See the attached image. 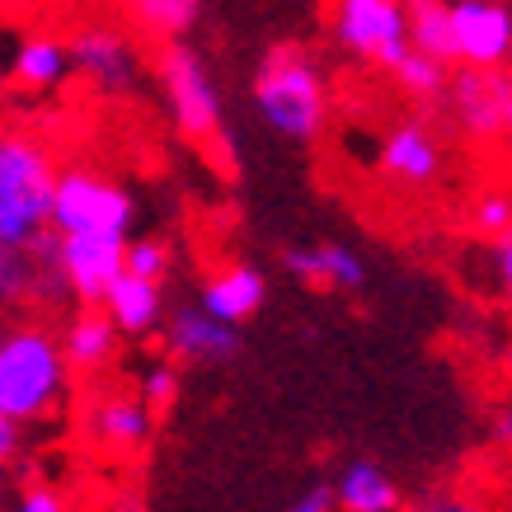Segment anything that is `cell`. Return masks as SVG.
Masks as SVG:
<instances>
[{
    "instance_id": "25",
    "label": "cell",
    "mask_w": 512,
    "mask_h": 512,
    "mask_svg": "<svg viewBox=\"0 0 512 512\" xmlns=\"http://www.w3.org/2000/svg\"><path fill=\"white\" fill-rule=\"evenodd\" d=\"M470 226H475V235L498 240V235L512 226V193H503V188L480 193V198H475V207H470Z\"/></svg>"
},
{
    "instance_id": "5",
    "label": "cell",
    "mask_w": 512,
    "mask_h": 512,
    "mask_svg": "<svg viewBox=\"0 0 512 512\" xmlns=\"http://www.w3.org/2000/svg\"><path fill=\"white\" fill-rule=\"evenodd\" d=\"M329 38L353 62L395 71L409 57V5L404 0H329Z\"/></svg>"
},
{
    "instance_id": "6",
    "label": "cell",
    "mask_w": 512,
    "mask_h": 512,
    "mask_svg": "<svg viewBox=\"0 0 512 512\" xmlns=\"http://www.w3.org/2000/svg\"><path fill=\"white\" fill-rule=\"evenodd\" d=\"M137 202L118 179L90 170V165H66L57 174V193H52V231L57 235H132Z\"/></svg>"
},
{
    "instance_id": "27",
    "label": "cell",
    "mask_w": 512,
    "mask_h": 512,
    "mask_svg": "<svg viewBox=\"0 0 512 512\" xmlns=\"http://www.w3.org/2000/svg\"><path fill=\"white\" fill-rule=\"evenodd\" d=\"M10 512H71V503L52 484H24L10 494Z\"/></svg>"
},
{
    "instance_id": "3",
    "label": "cell",
    "mask_w": 512,
    "mask_h": 512,
    "mask_svg": "<svg viewBox=\"0 0 512 512\" xmlns=\"http://www.w3.org/2000/svg\"><path fill=\"white\" fill-rule=\"evenodd\" d=\"M57 156L33 132H0V245H38L52 231Z\"/></svg>"
},
{
    "instance_id": "14",
    "label": "cell",
    "mask_w": 512,
    "mask_h": 512,
    "mask_svg": "<svg viewBox=\"0 0 512 512\" xmlns=\"http://www.w3.org/2000/svg\"><path fill=\"white\" fill-rule=\"evenodd\" d=\"M376 165L390 184L428 188L442 174V141L423 118H400L395 127H386V137L376 146Z\"/></svg>"
},
{
    "instance_id": "31",
    "label": "cell",
    "mask_w": 512,
    "mask_h": 512,
    "mask_svg": "<svg viewBox=\"0 0 512 512\" xmlns=\"http://www.w3.org/2000/svg\"><path fill=\"white\" fill-rule=\"evenodd\" d=\"M489 437H494V447L512 461V400H503L494 409V419H489Z\"/></svg>"
},
{
    "instance_id": "13",
    "label": "cell",
    "mask_w": 512,
    "mask_h": 512,
    "mask_svg": "<svg viewBox=\"0 0 512 512\" xmlns=\"http://www.w3.org/2000/svg\"><path fill=\"white\" fill-rule=\"evenodd\" d=\"M80 428L94 447L113 451V456H132L151 442V428H156V414L151 404L141 400V390H104L85 404L80 414Z\"/></svg>"
},
{
    "instance_id": "11",
    "label": "cell",
    "mask_w": 512,
    "mask_h": 512,
    "mask_svg": "<svg viewBox=\"0 0 512 512\" xmlns=\"http://www.w3.org/2000/svg\"><path fill=\"white\" fill-rule=\"evenodd\" d=\"M127 240L132 235H57V259H62L66 287L80 306H99L104 292L127 273Z\"/></svg>"
},
{
    "instance_id": "29",
    "label": "cell",
    "mask_w": 512,
    "mask_h": 512,
    "mask_svg": "<svg viewBox=\"0 0 512 512\" xmlns=\"http://www.w3.org/2000/svg\"><path fill=\"white\" fill-rule=\"evenodd\" d=\"M489 259H494V282H498V296H503V301H508L512 306V226L503 235H498L494 240V254H489Z\"/></svg>"
},
{
    "instance_id": "35",
    "label": "cell",
    "mask_w": 512,
    "mask_h": 512,
    "mask_svg": "<svg viewBox=\"0 0 512 512\" xmlns=\"http://www.w3.org/2000/svg\"><path fill=\"white\" fill-rule=\"evenodd\" d=\"M0 325H5V315H0Z\"/></svg>"
},
{
    "instance_id": "24",
    "label": "cell",
    "mask_w": 512,
    "mask_h": 512,
    "mask_svg": "<svg viewBox=\"0 0 512 512\" xmlns=\"http://www.w3.org/2000/svg\"><path fill=\"white\" fill-rule=\"evenodd\" d=\"M137 390H141V400L151 404V414H165V409H174V404H179V390H184L179 362H174V357H165V362H151V367L137 376Z\"/></svg>"
},
{
    "instance_id": "16",
    "label": "cell",
    "mask_w": 512,
    "mask_h": 512,
    "mask_svg": "<svg viewBox=\"0 0 512 512\" xmlns=\"http://www.w3.org/2000/svg\"><path fill=\"white\" fill-rule=\"evenodd\" d=\"M118 339L123 329L113 325V315L104 306H80L71 320L62 325V348L66 362L76 376H99L118 357Z\"/></svg>"
},
{
    "instance_id": "20",
    "label": "cell",
    "mask_w": 512,
    "mask_h": 512,
    "mask_svg": "<svg viewBox=\"0 0 512 512\" xmlns=\"http://www.w3.org/2000/svg\"><path fill=\"white\" fill-rule=\"evenodd\" d=\"M10 76L24 85V90H57L66 76H76L71 66V43L52 38V33H33L15 47L10 57Z\"/></svg>"
},
{
    "instance_id": "32",
    "label": "cell",
    "mask_w": 512,
    "mask_h": 512,
    "mask_svg": "<svg viewBox=\"0 0 512 512\" xmlns=\"http://www.w3.org/2000/svg\"><path fill=\"white\" fill-rule=\"evenodd\" d=\"M104 512H146V503H141V489H137V484H123Z\"/></svg>"
},
{
    "instance_id": "10",
    "label": "cell",
    "mask_w": 512,
    "mask_h": 512,
    "mask_svg": "<svg viewBox=\"0 0 512 512\" xmlns=\"http://www.w3.org/2000/svg\"><path fill=\"white\" fill-rule=\"evenodd\" d=\"M451 66H512V0H451Z\"/></svg>"
},
{
    "instance_id": "37",
    "label": "cell",
    "mask_w": 512,
    "mask_h": 512,
    "mask_svg": "<svg viewBox=\"0 0 512 512\" xmlns=\"http://www.w3.org/2000/svg\"><path fill=\"white\" fill-rule=\"evenodd\" d=\"M508 71H512V66H508Z\"/></svg>"
},
{
    "instance_id": "26",
    "label": "cell",
    "mask_w": 512,
    "mask_h": 512,
    "mask_svg": "<svg viewBox=\"0 0 512 512\" xmlns=\"http://www.w3.org/2000/svg\"><path fill=\"white\" fill-rule=\"evenodd\" d=\"M127 273H141V278L165 282V273H170V245L156 240V235H137V240H127Z\"/></svg>"
},
{
    "instance_id": "12",
    "label": "cell",
    "mask_w": 512,
    "mask_h": 512,
    "mask_svg": "<svg viewBox=\"0 0 512 512\" xmlns=\"http://www.w3.org/2000/svg\"><path fill=\"white\" fill-rule=\"evenodd\" d=\"M165 353L179 367H226L240 357V329L217 320L207 306H179L174 315H165Z\"/></svg>"
},
{
    "instance_id": "23",
    "label": "cell",
    "mask_w": 512,
    "mask_h": 512,
    "mask_svg": "<svg viewBox=\"0 0 512 512\" xmlns=\"http://www.w3.org/2000/svg\"><path fill=\"white\" fill-rule=\"evenodd\" d=\"M409 5V38L419 52L451 62V0H404Z\"/></svg>"
},
{
    "instance_id": "15",
    "label": "cell",
    "mask_w": 512,
    "mask_h": 512,
    "mask_svg": "<svg viewBox=\"0 0 512 512\" xmlns=\"http://www.w3.org/2000/svg\"><path fill=\"white\" fill-rule=\"evenodd\" d=\"M282 264H287V273H296L301 282H311L320 292H362L367 287V264L348 245H334V240L287 249Z\"/></svg>"
},
{
    "instance_id": "30",
    "label": "cell",
    "mask_w": 512,
    "mask_h": 512,
    "mask_svg": "<svg viewBox=\"0 0 512 512\" xmlns=\"http://www.w3.org/2000/svg\"><path fill=\"white\" fill-rule=\"evenodd\" d=\"M282 512H339V503H334V484H311L301 498H292Z\"/></svg>"
},
{
    "instance_id": "18",
    "label": "cell",
    "mask_w": 512,
    "mask_h": 512,
    "mask_svg": "<svg viewBox=\"0 0 512 512\" xmlns=\"http://www.w3.org/2000/svg\"><path fill=\"white\" fill-rule=\"evenodd\" d=\"M264 296H268V282H264L259 268L254 264H226L221 273H212V278L202 282L198 301L217 315V320H226V325H245L249 315H259Z\"/></svg>"
},
{
    "instance_id": "7",
    "label": "cell",
    "mask_w": 512,
    "mask_h": 512,
    "mask_svg": "<svg viewBox=\"0 0 512 512\" xmlns=\"http://www.w3.org/2000/svg\"><path fill=\"white\" fill-rule=\"evenodd\" d=\"M451 123L470 141L512 137V71L508 66H456L442 94Z\"/></svg>"
},
{
    "instance_id": "36",
    "label": "cell",
    "mask_w": 512,
    "mask_h": 512,
    "mask_svg": "<svg viewBox=\"0 0 512 512\" xmlns=\"http://www.w3.org/2000/svg\"><path fill=\"white\" fill-rule=\"evenodd\" d=\"M0 512H5V503H0Z\"/></svg>"
},
{
    "instance_id": "28",
    "label": "cell",
    "mask_w": 512,
    "mask_h": 512,
    "mask_svg": "<svg viewBox=\"0 0 512 512\" xmlns=\"http://www.w3.org/2000/svg\"><path fill=\"white\" fill-rule=\"evenodd\" d=\"M24 451H29V428L15 423L5 409H0V470H10Z\"/></svg>"
},
{
    "instance_id": "9",
    "label": "cell",
    "mask_w": 512,
    "mask_h": 512,
    "mask_svg": "<svg viewBox=\"0 0 512 512\" xmlns=\"http://www.w3.org/2000/svg\"><path fill=\"white\" fill-rule=\"evenodd\" d=\"M71 296L57 259V231H47L38 245H0V315L24 306H62Z\"/></svg>"
},
{
    "instance_id": "2",
    "label": "cell",
    "mask_w": 512,
    "mask_h": 512,
    "mask_svg": "<svg viewBox=\"0 0 512 512\" xmlns=\"http://www.w3.org/2000/svg\"><path fill=\"white\" fill-rule=\"evenodd\" d=\"M254 109L287 141H315L329 123V80L306 47L278 43L254 71Z\"/></svg>"
},
{
    "instance_id": "8",
    "label": "cell",
    "mask_w": 512,
    "mask_h": 512,
    "mask_svg": "<svg viewBox=\"0 0 512 512\" xmlns=\"http://www.w3.org/2000/svg\"><path fill=\"white\" fill-rule=\"evenodd\" d=\"M71 66L90 90L109 94V99H127L141 90L146 80V62H141V47L132 43V33L118 24H80L71 38Z\"/></svg>"
},
{
    "instance_id": "33",
    "label": "cell",
    "mask_w": 512,
    "mask_h": 512,
    "mask_svg": "<svg viewBox=\"0 0 512 512\" xmlns=\"http://www.w3.org/2000/svg\"><path fill=\"white\" fill-rule=\"evenodd\" d=\"M423 512H475L470 503H461V498H442V503H428Z\"/></svg>"
},
{
    "instance_id": "1",
    "label": "cell",
    "mask_w": 512,
    "mask_h": 512,
    "mask_svg": "<svg viewBox=\"0 0 512 512\" xmlns=\"http://www.w3.org/2000/svg\"><path fill=\"white\" fill-rule=\"evenodd\" d=\"M71 362L62 329L47 320H5L0 325V409L24 428L62 419L71 404Z\"/></svg>"
},
{
    "instance_id": "19",
    "label": "cell",
    "mask_w": 512,
    "mask_h": 512,
    "mask_svg": "<svg viewBox=\"0 0 512 512\" xmlns=\"http://www.w3.org/2000/svg\"><path fill=\"white\" fill-rule=\"evenodd\" d=\"M334 503L339 512H404L400 484L376 461H348L334 480Z\"/></svg>"
},
{
    "instance_id": "4",
    "label": "cell",
    "mask_w": 512,
    "mask_h": 512,
    "mask_svg": "<svg viewBox=\"0 0 512 512\" xmlns=\"http://www.w3.org/2000/svg\"><path fill=\"white\" fill-rule=\"evenodd\" d=\"M156 80H160V94H165V109H170L174 127L188 141H202V146L221 141V132H226V104H221L217 76L207 71L198 47H188L184 38H170L156 52Z\"/></svg>"
},
{
    "instance_id": "22",
    "label": "cell",
    "mask_w": 512,
    "mask_h": 512,
    "mask_svg": "<svg viewBox=\"0 0 512 512\" xmlns=\"http://www.w3.org/2000/svg\"><path fill=\"white\" fill-rule=\"evenodd\" d=\"M451 71H456L451 62H442V57H433V52L409 47V57H404L390 76L400 80V90L409 94V99H419V104H437V99L447 94V85H451Z\"/></svg>"
},
{
    "instance_id": "17",
    "label": "cell",
    "mask_w": 512,
    "mask_h": 512,
    "mask_svg": "<svg viewBox=\"0 0 512 512\" xmlns=\"http://www.w3.org/2000/svg\"><path fill=\"white\" fill-rule=\"evenodd\" d=\"M99 306L113 315V325L123 329L127 339H146L165 325V287L156 278H141V273H123L104 292Z\"/></svg>"
},
{
    "instance_id": "21",
    "label": "cell",
    "mask_w": 512,
    "mask_h": 512,
    "mask_svg": "<svg viewBox=\"0 0 512 512\" xmlns=\"http://www.w3.org/2000/svg\"><path fill=\"white\" fill-rule=\"evenodd\" d=\"M127 10V19L146 29L151 38H184L193 24L202 19V0H118Z\"/></svg>"
},
{
    "instance_id": "34",
    "label": "cell",
    "mask_w": 512,
    "mask_h": 512,
    "mask_svg": "<svg viewBox=\"0 0 512 512\" xmlns=\"http://www.w3.org/2000/svg\"><path fill=\"white\" fill-rule=\"evenodd\" d=\"M10 498V470H0V503Z\"/></svg>"
}]
</instances>
